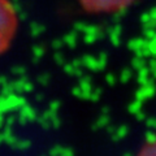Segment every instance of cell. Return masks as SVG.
<instances>
[{
    "instance_id": "obj_1",
    "label": "cell",
    "mask_w": 156,
    "mask_h": 156,
    "mask_svg": "<svg viewBox=\"0 0 156 156\" xmlns=\"http://www.w3.org/2000/svg\"><path fill=\"white\" fill-rule=\"evenodd\" d=\"M17 14L8 0H0V53L11 46L17 31Z\"/></svg>"
},
{
    "instance_id": "obj_2",
    "label": "cell",
    "mask_w": 156,
    "mask_h": 156,
    "mask_svg": "<svg viewBox=\"0 0 156 156\" xmlns=\"http://www.w3.org/2000/svg\"><path fill=\"white\" fill-rule=\"evenodd\" d=\"M82 8L91 13H116L124 11L134 0H78Z\"/></svg>"
},
{
    "instance_id": "obj_3",
    "label": "cell",
    "mask_w": 156,
    "mask_h": 156,
    "mask_svg": "<svg viewBox=\"0 0 156 156\" xmlns=\"http://www.w3.org/2000/svg\"><path fill=\"white\" fill-rule=\"evenodd\" d=\"M136 156H156V139L146 143Z\"/></svg>"
}]
</instances>
